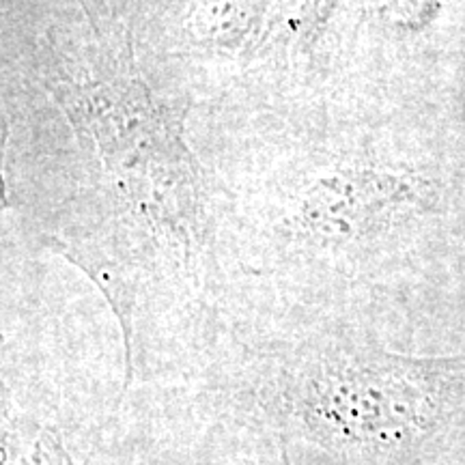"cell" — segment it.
Segmentation results:
<instances>
[{
  "mask_svg": "<svg viewBox=\"0 0 465 465\" xmlns=\"http://www.w3.org/2000/svg\"><path fill=\"white\" fill-rule=\"evenodd\" d=\"M3 465H75L54 433L42 424L11 422L3 433Z\"/></svg>",
  "mask_w": 465,
  "mask_h": 465,
  "instance_id": "cell-3",
  "label": "cell"
},
{
  "mask_svg": "<svg viewBox=\"0 0 465 465\" xmlns=\"http://www.w3.org/2000/svg\"><path fill=\"white\" fill-rule=\"evenodd\" d=\"M414 199L407 177L375 168L334 171L302 192L293 226L308 242L339 246L391 224Z\"/></svg>",
  "mask_w": 465,
  "mask_h": 465,
  "instance_id": "cell-2",
  "label": "cell"
},
{
  "mask_svg": "<svg viewBox=\"0 0 465 465\" xmlns=\"http://www.w3.org/2000/svg\"><path fill=\"white\" fill-rule=\"evenodd\" d=\"M444 364L349 342H308L272 366L259 401L267 431L332 457L369 455L411 440L433 420Z\"/></svg>",
  "mask_w": 465,
  "mask_h": 465,
  "instance_id": "cell-1",
  "label": "cell"
},
{
  "mask_svg": "<svg viewBox=\"0 0 465 465\" xmlns=\"http://www.w3.org/2000/svg\"><path fill=\"white\" fill-rule=\"evenodd\" d=\"M242 465H293L289 452L284 449V441L276 433L267 431L254 441V446L243 459Z\"/></svg>",
  "mask_w": 465,
  "mask_h": 465,
  "instance_id": "cell-4",
  "label": "cell"
}]
</instances>
